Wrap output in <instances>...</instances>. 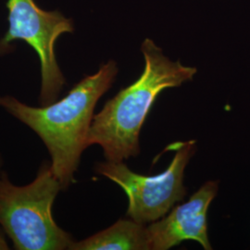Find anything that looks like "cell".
<instances>
[{"label": "cell", "mask_w": 250, "mask_h": 250, "mask_svg": "<svg viewBox=\"0 0 250 250\" xmlns=\"http://www.w3.org/2000/svg\"><path fill=\"white\" fill-rule=\"evenodd\" d=\"M8 249L9 248H8L7 243L5 241L3 235L0 233V250H8Z\"/></svg>", "instance_id": "8"}, {"label": "cell", "mask_w": 250, "mask_h": 250, "mask_svg": "<svg viewBox=\"0 0 250 250\" xmlns=\"http://www.w3.org/2000/svg\"><path fill=\"white\" fill-rule=\"evenodd\" d=\"M9 30L0 41V50L11 42L23 40L38 54L41 62L42 88L40 100L45 106L53 103L65 83L55 58L54 45L59 36L72 33L71 20L59 11L39 9L34 0H8Z\"/></svg>", "instance_id": "5"}, {"label": "cell", "mask_w": 250, "mask_h": 250, "mask_svg": "<svg viewBox=\"0 0 250 250\" xmlns=\"http://www.w3.org/2000/svg\"><path fill=\"white\" fill-rule=\"evenodd\" d=\"M118 67L109 61L86 76L64 99L44 107H29L16 99L0 98V106L32 128L50 153L51 170L62 188L73 180L81 155L88 146V134L99 99L116 78Z\"/></svg>", "instance_id": "1"}, {"label": "cell", "mask_w": 250, "mask_h": 250, "mask_svg": "<svg viewBox=\"0 0 250 250\" xmlns=\"http://www.w3.org/2000/svg\"><path fill=\"white\" fill-rule=\"evenodd\" d=\"M141 51L143 73L107 101L90 127L88 146L99 145L108 161L121 162L139 154V134L154 101L162 91L193 80L197 72L170 60L149 38L144 40Z\"/></svg>", "instance_id": "2"}, {"label": "cell", "mask_w": 250, "mask_h": 250, "mask_svg": "<svg viewBox=\"0 0 250 250\" xmlns=\"http://www.w3.org/2000/svg\"><path fill=\"white\" fill-rule=\"evenodd\" d=\"M70 250H150L147 226L132 219H122L83 241L73 242Z\"/></svg>", "instance_id": "7"}, {"label": "cell", "mask_w": 250, "mask_h": 250, "mask_svg": "<svg viewBox=\"0 0 250 250\" xmlns=\"http://www.w3.org/2000/svg\"><path fill=\"white\" fill-rule=\"evenodd\" d=\"M217 192L218 182L208 181L188 202L147 226L150 250H169L186 240L198 242L204 250H212L208 236L207 214Z\"/></svg>", "instance_id": "6"}, {"label": "cell", "mask_w": 250, "mask_h": 250, "mask_svg": "<svg viewBox=\"0 0 250 250\" xmlns=\"http://www.w3.org/2000/svg\"><path fill=\"white\" fill-rule=\"evenodd\" d=\"M174 148L173 145L170 146ZM176 153L167 170L158 175L146 176L130 170L121 162L99 163L97 171L125 190L129 206L127 215L136 223L146 224L161 219L187 194L184 172L196 152V141L175 144Z\"/></svg>", "instance_id": "4"}, {"label": "cell", "mask_w": 250, "mask_h": 250, "mask_svg": "<svg viewBox=\"0 0 250 250\" xmlns=\"http://www.w3.org/2000/svg\"><path fill=\"white\" fill-rule=\"evenodd\" d=\"M62 188L46 164L26 187L11 185L6 175L0 179V224L16 250H70L72 237L52 217L54 200Z\"/></svg>", "instance_id": "3"}]
</instances>
